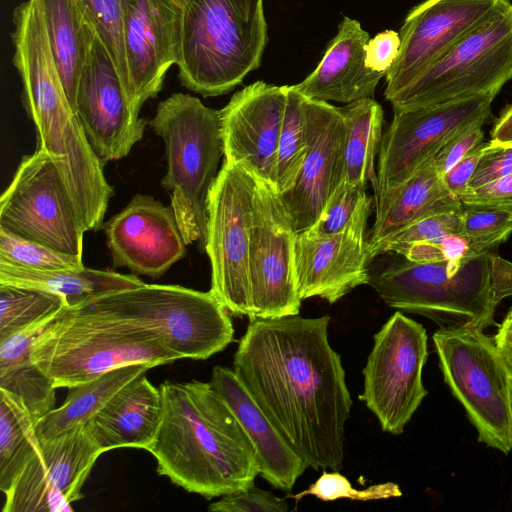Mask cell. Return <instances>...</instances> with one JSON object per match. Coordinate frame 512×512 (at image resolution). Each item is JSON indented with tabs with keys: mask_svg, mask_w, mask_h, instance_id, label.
Returning a JSON list of instances; mask_svg holds the SVG:
<instances>
[{
	"mask_svg": "<svg viewBox=\"0 0 512 512\" xmlns=\"http://www.w3.org/2000/svg\"><path fill=\"white\" fill-rule=\"evenodd\" d=\"M329 322L328 315L250 319L233 370L308 467L340 471L353 402Z\"/></svg>",
	"mask_w": 512,
	"mask_h": 512,
	"instance_id": "cell-1",
	"label": "cell"
},
{
	"mask_svg": "<svg viewBox=\"0 0 512 512\" xmlns=\"http://www.w3.org/2000/svg\"><path fill=\"white\" fill-rule=\"evenodd\" d=\"M162 418L149 452L159 475L206 499L254 484L253 446L210 382L166 381L159 386Z\"/></svg>",
	"mask_w": 512,
	"mask_h": 512,
	"instance_id": "cell-2",
	"label": "cell"
},
{
	"mask_svg": "<svg viewBox=\"0 0 512 512\" xmlns=\"http://www.w3.org/2000/svg\"><path fill=\"white\" fill-rule=\"evenodd\" d=\"M30 356L56 389L128 365L156 367L181 359L156 334L88 302L64 307L36 337Z\"/></svg>",
	"mask_w": 512,
	"mask_h": 512,
	"instance_id": "cell-3",
	"label": "cell"
},
{
	"mask_svg": "<svg viewBox=\"0 0 512 512\" xmlns=\"http://www.w3.org/2000/svg\"><path fill=\"white\" fill-rule=\"evenodd\" d=\"M179 79L187 89L226 94L257 69L268 42L263 0H177Z\"/></svg>",
	"mask_w": 512,
	"mask_h": 512,
	"instance_id": "cell-4",
	"label": "cell"
},
{
	"mask_svg": "<svg viewBox=\"0 0 512 512\" xmlns=\"http://www.w3.org/2000/svg\"><path fill=\"white\" fill-rule=\"evenodd\" d=\"M387 253L381 264H369L368 284L388 306L424 316L440 328L496 325L492 253L426 264Z\"/></svg>",
	"mask_w": 512,
	"mask_h": 512,
	"instance_id": "cell-5",
	"label": "cell"
},
{
	"mask_svg": "<svg viewBox=\"0 0 512 512\" xmlns=\"http://www.w3.org/2000/svg\"><path fill=\"white\" fill-rule=\"evenodd\" d=\"M150 126L165 143L167 172L161 185L186 244L205 249L209 191L224 155L219 110L197 97L175 93L161 101Z\"/></svg>",
	"mask_w": 512,
	"mask_h": 512,
	"instance_id": "cell-6",
	"label": "cell"
},
{
	"mask_svg": "<svg viewBox=\"0 0 512 512\" xmlns=\"http://www.w3.org/2000/svg\"><path fill=\"white\" fill-rule=\"evenodd\" d=\"M86 302L146 328L181 359L205 360L234 340L229 312L210 290L144 283Z\"/></svg>",
	"mask_w": 512,
	"mask_h": 512,
	"instance_id": "cell-7",
	"label": "cell"
},
{
	"mask_svg": "<svg viewBox=\"0 0 512 512\" xmlns=\"http://www.w3.org/2000/svg\"><path fill=\"white\" fill-rule=\"evenodd\" d=\"M433 342L444 381L476 428L478 441L511 452L510 372L494 336L473 326L440 328Z\"/></svg>",
	"mask_w": 512,
	"mask_h": 512,
	"instance_id": "cell-8",
	"label": "cell"
},
{
	"mask_svg": "<svg viewBox=\"0 0 512 512\" xmlns=\"http://www.w3.org/2000/svg\"><path fill=\"white\" fill-rule=\"evenodd\" d=\"M512 78V1L388 101L393 110L497 93Z\"/></svg>",
	"mask_w": 512,
	"mask_h": 512,
	"instance_id": "cell-9",
	"label": "cell"
},
{
	"mask_svg": "<svg viewBox=\"0 0 512 512\" xmlns=\"http://www.w3.org/2000/svg\"><path fill=\"white\" fill-rule=\"evenodd\" d=\"M257 179L224 159L209 191L205 251L212 294L234 316L251 318L249 259Z\"/></svg>",
	"mask_w": 512,
	"mask_h": 512,
	"instance_id": "cell-10",
	"label": "cell"
},
{
	"mask_svg": "<svg viewBox=\"0 0 512 512\" xmlns=\"http://www.w3.org/2000/svg\"><path fill=\"white\" fill-rule=\"evenodd\" d=\"M373 339L359 398L384 432L399 435L427 395L422 381L427 333L420 323L397 311Z\"/></svg>",
	"mask_w": 512,
	"mask_h": 512,
	"instance_id": "cell-11",
	"label": "cell"
},
{
	"mask_svg": "<svg viewBox=\"0 0 512 512\" xmlns=\"http://www.w3.org/2000/svg\"><path fill=\"white\" fill-rule=\"evenodd\" d=\"M0 227L53 250L82 256L85 230L54 159L25 155L0 199Z\"/></svg>",
	"mask_w": 512,
	"mask_h": 512,
	"instance_id": "cell-12",
	"label": "cell"
},
{
	"mask_svg": "<svg viewBox=\"0 0 512 512\" xmlns=\"http://www.w3.org/2000/svg\"><path fill=\"white\" fill-rule=\"evenodd\" d=\"M497 93L412 109L393 110L378 154L375 207L380 206L448 141L483 125Z\"/></svg>",
	"mask_w": 512,
	"mask_h": 512,
	"instance_id": "cell-13",
	"label": "cell"
},
{
	"mask_svg": "<svg viewBox=\"0 0 512 512\" xmlns=\"http://www.w3.org/2000/svg\"><path fill=\"white\" fill-rule=\"evenodd\" d=\"M296 233L280 194L258 181L249 259L250 319L299 314L302 299L294 271Z\"/></svg>",
	"mask_w": 512,
	"mask_h": 512,
	"instance_id": "cell-14",
	"label": "cell"
},
{
	"mask_svg": "<svg viewBox=\"0 0 512 512\" xmlns=\"http://www.w3.org/2000/svg\"><path fill=\"white\" fill-rule=\"evenodd\" d=\"M511 0H425L406 15L399 54L385 75L389 100Z\"/></svg>",
	"mask_w": 512,
	"mask_h": 512,
	"instance_id": "cell-15",
	"label": "cell"
},
{
	"mask_svg": "<svg viewBox=\"0 0 512 512\" xmlns=\"http://www.w3.org/2000/svg\"><path fill=\"white\" fill-rule=\"evenodd\" d=\"M102 454L79 426L51 440L42 441L5 493L3 512L73 511L81 489Z\"/></svg>",
	"mask_w": 512,
	"mask_h": 512,
	"instance_id": "cell-16",
	"label": "cell"
},
{
	"mask_svg": "<svg viewBox=\"0 0 512 512\" xmlns=\"http://www.w3.org/2000/svg\"><path fill=\"white\" fill-rule=\"evenodd\" d=\"M76 114L104 162L126 157L147 124L132 109L115 63L97 33L79 77Z\"/></svg>",
	"mask_w": 512,
	"mask_h": 512,
	"instance_id": "cell-17",
	"label": "cell"
},
{
	"mask_svg": "<svg viewBox=\"0 0 512 512\" xmlns=\"http://www.w3.org/2000/svg\"><path fill=\"white\" fill-rule=\"evenodd\" d=\"M286 101L287 86L257 81L219 110L224 159L272 187Z\"/></svg>",
	"mask_w": 512,
	"mask_h": 512,
	"instance_id": "cell-18",
	"label": "cell"
},
{
	"mask_svg": "<svg viewBox=\"0 0 512 512\" xmlns=\"http://www.w3.org/2000/svg\"><path fill=\"white\" fill-rule=\"evenodd\" d=\"M123 36L129 76V100L139 114L156 97L166 73L177 64V0H122Z\"/></svg>",
	"mask_w": 512,
	"mask_h": 512,
	"instance_id": "cell-19",
	"label": "cell"
},
{
	"mask_svg": "<svg viewBox=\"0 0 512 512\" xmlns=\"http://www.w3.org/2000/svg\"><path fill=\"white\" fill-rule=\"evenodd\" d=\"M102 227L114 267L159 278L186 254L173 208L149 195H135Z\"/></svg>",
	"mask_w": 512,
	"mask_h": 512,
	"instance_id": "cell-20",
	"label": "cell"
},
{
	"mask_svg": "<svg viewBox=\"0 0 512 512\" xmlns=\"http://www.w3.org/2000/svg\"><path fill=\"white\" fill-rule=\"evenodd\" d=\"M309 149L295 186L280 195L296 232L311 228L344 180L345 127L339 108L308 98Z\"/></svg>",
	"mask_w": 512,
	"mask_h": 512,
	"instance_id": "cell-21",
	"label": "cell"
},
{
	"mask_svg": "<svg viewBox=\"0 0 512 512\" xmlns=\"http://www.w3.org/2000/svg\"><path fill=\"white\" fill-rule=\"evenodd\" d=\"M365 236L351 230L320 237L297 232L294 271L300 298L320 297L333 304L368 284L370 259Z\"/></svg>",
	"mask_w": 512,
	"mask_h": 512,
	"instance_id": "cell-22",
	"label": "cell"
},
{
	"mask_svg": "<svg viewBox=\"0 0 512 512\" xmlns=\"http://www.w3.org/2000/svg\"><path fill=\"white\" fill-rule=\"evenodd\" d=\"M369 39L359 21L344 16L317 67L293 87L316 101L349 104L374 99L376 87L385 74L375 72L365 64Z\"/></svg>",
	"mask_w": 512,
	"mask_h": 512,
	"instance_id": "cell-23",
	"label": "cell"
},
{
	"mask_svg": "<svg viewBox=\"0 0 512 512\" xmlns=\"http://www.w3.org/2000/svg\"><path fill=\"white\" fill-rule=\"evenodd\" d=\"M210 383L248 436L256 454L259 475L274 488L290 491L308 468L306 462L268 419L233 369L215 366Z\"/></svg>",
	"mask_w": 512,
	"mask_h": 512,
	"instance_id": "cell-24",
	"label": "cell"
},
{
	"mask_svg": "<svg viewBox=\"0 0 512 512\" xmlns=\"http://www.w3.org/2000/svg\"><path fill=\"white\" fill-rule=\"evenodd\" d=\"M161 418L160 390L143 373L121 388L85 428L102 453L127 447L148 451Z\"/></svg>",
	"mask_w": 512,
	"mask_h": 512,
	"instance_id": "cell-25",
	"label": "cell"
},
{
	"mask_svg": "<svg viewBox=\"0 0 512 512\" xmlns=\"http://www.w3.org/2000/svg\"><path fill=\"white\" fill-rule=\"evenodd\" d=\"M462 209L461 200L446 189L431 157L376 207L375 222L367 239L368 255L378 244L421 218Z\"/></svg>",
	"mask_w": 512,
	"mask_h": 512,
	"instance_id": "cell-26",
	"label": "cell"
},
{
	"mask_svg": "<svg viewBox=\"0 0 512 512\" xmlns=\"http://www.w3.org/2000/svg\"><path fill=\"white\" fill-rule=\"evenodd\" d=\"M51 50L76 112L81 70L96 30L80 0H38Z\"/></svg>",
	"mask_w": 512,
	"mask_h": 512,
	"instance_id": "cell-27",
	"label": "cell"
},
{
	"mask_svg": "<svg viewBox=\"0 0 512 512\" xmlns=\"http://www.w3.org/2000/svg\"><path fill=\"white\" fill-rule=\"evenodd\" d=\"M0 284L35 288L60 295L73 307L110 292L144 284L137 276L111 270L65 268L37 270L0 262Z\"/></svg>",
	"mask_w": 512,
	"mask_h": 512,
	"instance_id": "cell-28",
	"label": "cell"
},
{
	"mask_svg": "<svg viewBox=\"0 0 512 512\" xmlns=\"http://www.w3.org/2000/svg\"><path fill=\"white\" fill-rule=\"evenodd\" d=\"M150 368L153 366L149 364L128 365L68 388L64 403L38 421L36 435L39 441H48L74 428L85 426L121 388Z\"/></svg>",
	"mask_w": 512,
	"mask_h": 512,
	"instance_id": "cell-29",
	"label": "cell"
},
{
	"mask_svg": "<svg viewBox=\"0 0 512 512\" xmlns=\"http://www.w3.org/2000/svg\"><path fill=\"white\" fill-rule=\"evenodd\" d=\"M345 127L344 180L351 186L377 189L375 158L382 139L384 112L372 98L338 107Z\"/></svg>",
	"mask_w": 512,
	"mask_h": 512,
	"instance_id": "cell-30",
	"label": "cell"
},
{
	"mask_svg": "<svg viewBox=\"0 0 512 512\" xmlns=\"http://www.w3.org/2000/svg\"><path fill=\"white\" fill-rule=\"evenodd\" d=\"M37 423L21 400L0 389V489L4 494L39 450Z\"/></svg>",
	"mask_w": 512,
	"mask_h": 512,
	"instance_id": "cell-31",
	"label": "cell"
},
{
	"mask_svg": "<svg viewBox=\"0 0 512 512\" xmlns=\"http://www.w3.org/2000/svg\"><path fill=\"white\" fill-rule=\"evenodd\" d=\"M308 98L293 85L287 86V101L276 155L275 190L280 194L296 184L309 149L307 136Z\"/></svg>",
	"mask_w": 512,
	"mask_h": 512,
	"instance_id": "cell-32",
	"label": "cell"
},
{
	"mask_svg": "<svg viewBox=\"0 0 512 512\" xmlns=\"http://www.w3.org/2000/svg\"><path fill=\"white\" fill-rule=\"evenodd\" d=\"M66 302L35 288L0 284V339L41 319L57 315Z\"/></svg>",
	"mask_w": 512,
	"mask_h": 512,
	"instance_id": "cell-33",
	"label": "cell"
},
{
	"mask_svg": "<svg viewBox=\"0 0 512 512\" xmlns=\"http://www.w3.org/2000/svg\"><path fill=\"white\" fill-rule=\"evenodd\" d=\"M372 198L366 188L351 186L345 180L330 197L319 220L305 230L312 236H327L347 230L366 234Z\"/></svg>",
	"mask_w": 512,
	"mask_h": 512,
	"instance_id": "cell-34",
	"label": "cell"
},
{
	"mask_svg": "<svg viewBox=\"0 0 512 512\" xmlns=\"http://www.w3.org/2000/svg\"><path fill=\"white\" fill-rule=\"evenodd\" d=\"M0 389L21 400L37 421L55 408L56 388L31 357L0 369Z\"/></svg>",
	"mask_w": 512,
	"mask_h": 512,
	"instance_id": "cell-35",
	"label": "cell"
},
{
	"mask_svg": "<svg viewBox=\"0 0 512 512\" xmlns=\"http://www.w3.org/2000/svg\"><path fill=\"white\" fill-rule=\"evenodd\" d=\"M462 232L469 243L470 256L495 253L512 233V210L463 205Z\"/></svg>",
	"mask_w": 512,
	"mask_h": 512,
	"instance_id": "cell-36",
	"label": "cell"
},
{
	"mask_svg": "<svg viewBox=\"0 0 512 512\" xmlns=\"http://www.w3.org/2000/svg\"><path fill=\"white\" fill-rule=\"evenodd\" d=\"M0 262L15 266L54 270L83 266L82 256L53 250L0 227Z\"/></svg>",
	"mask_w": 512,
	"mask_h": 512,
	"instance_id": "cell-37",
	"label": "cell"
},
{
	"mask_svg": "<svg viewBox=\"0 0 512 512\" xmlns=\"http://www.w3.org/2000/svg\"><path fill=\"white\" fill-rule=\"evenodd\" d=\"M109 52L129 97V76L123 36L122 0H80ZM130 101V100H129Z\"/></svg>",
	"mask_w": 512,
	"mask_h": 512,
	"instance_id": "cell-38",
	"label": "cell"
},
{
	"mask_svg": "<svg viewBox=\"0 0 512 512\" xmlns=\"http://www.w3.org/2000/svg\"><path fill=\"white\" fill-rule=\"evenodd\" d=\"M462 210L432 214L411 223L374 247L369 252L370 262L389 251L399 254L406 247L417 242L438 239L452 233L463 235Z\"/></svg>",
	"mask_w": 512,
	"mask_h": 512,
	"instance_id": "cell-39",
	"label": "cell"
},
{
	"mask_svg": "<svg viewBox=\"0 0 512 512\" xmlns=\"http://www.w3.org/2000/svg\"><path fill=\"white\" fill-rule=\"evenodd\" d=\"M306 495L315 496L323 501L342 498L368 501L400 497L402 492L399 486L392 482L372 485L361 490L354 489L349 480L339 471H324L308 489L291 497L299 500Z\"/></svg>",
	"mask_w": 512,
	"mask_h": 512,
	"instance_id": "cell-40",
	"label": "cell"
},
{
	"mask_svg": "<svg viewBox=\"0 0 512 512\" xmlns=\"http://www.w3.org/2000/svg\"><path fill=\"white\" fill-rule=\"evenodd\" d=\"M399 254L419 264L463 262L470 255V247L462 234L452 233L438 239L411 244Z\"/></svg>",
	"mask_w": 512,
	"mask_h": 512,
	"instance_id": "cell-41",
	"label": "cell"
},
{
	"mask_svg": "<svg viewBox=\"0 0 512 512\" xmlns=\"http://www.w3.org/2000/svg\"><path fill=\"white\" fill-rule=\"evenodd\" d=\"M213 512H286V499L252 484L246 489L226 494L208 507Z\"/></svg>",
	"mask_w": 512,
	"mask_h": 512,
	"instance_id": "cell-42",
	"label": "cell"
},
{
	"mask_svg": "<svg viewBox=\"0 0 512 512\" xmlns=\"http://www.w3.org/2000/svg\"><path fill=\"white\" fill-rule=\"evenodd\" d=\"M510 174H512V146L491 141L484 143L468 190L481 187Z\"/></svg>",
	"mask_w": 512,
	"mask_h": 512,
	"instance_id": "cell-43",
	"label": "cell"
},
{
	"mask_svg": "<svg viewBox=\"0 0 512 512\" xmlns=\"http://www.w3.org/2000/svg\"><path fill=\"white\" fill-rule=\"evenodd\" d=\"M482 126L476 125L465 130L448 141L432 156L441 177L483 143Z\"/></svg>",
	"mask_w": 512,
	"mask_h": 512,
	"instance_id": "cell-44",
	"label": "cell"
},
{
	"mask_svg": "<svg viewBox=\"0 0 512 512\" xmlns=\"http://www.w3.org/2000/svg\"><path fill=\"white\" fill-rule=\"evenodd\" d=\"M400 43L399 32L394 30L379 32L366 44V66L375 72L386 75L399 54Z\"/></svg>",
	"mask_w": 512,
	"mask_h": 512,
	"instance_id": "cell-45",
	"label": "cell"
},
{
	"mask_svg": "<svg viewBox=\"0 0 512 512\" xmlns=\"http://www.w3.org/2000/svg\"><path fill=\"white\" fill-rule=\"evenodd\" d=\"M460 200L463 205L498 207L512 210V174L481 187L470 189Z\"/></svg>",
	"mask_w": 512,
	"mask_h": 512,
	"instance_id": "cell-46",
	"label": "cell"
},
{
	"mask_svg": "<svg viewBox=\"0 0 512 512\" xmlns=\"http://www.w3.org/2000/svg\"><path fill=\"white\" fill-rule=\"evenodd\" d=\"M483 144L484 143L478 146L442 176V181L446 189L458 199H461L469 188V183L480 159Z\"/></svg>",
	"mask_w": 512,
	"mask_h": 512,
	"instance_id": "cell-47",
	"label": "cell"
},
{
	"mask_svg": "<svg viewBox=\"0 0 512 512\" xmlns=\"http://www.w3.org/2000/svg\"><path fill=\"white\" fill-rule=\"evenodd\" d=\"M493 288L499 303L512 296V263L496 253L491 255Z\"/></svg>",
	"mask_w": 512,
	"mask_h": 512,
	"instance_id": "cell-48",
	"label": "cell"
},
{
	"mask_svg": "<svg viewBox=\"0 0 512 512\" xmlns=\"http://www.w3.org/2000/svg\"><path fill=\"white\" fill-rule=\"evenodd\" d=\"M500 355L512 375V320L504 318L494 336Z\"/></svg>",
	"mask_w": 512,
	"mask_h": 512,
	"instance_id": "cell-49",
	"label": "cell"
},
{
	"mask_svg": "<svg viewBox=\"0 0 512 512\" xmlns=\"http://www.w3.org/2000/svg\"><path fill=\"white\" fill-rule=\"evenodd\" d=\"M491 142L512 146V104L495 121L491 130Z\"/></svg>",
	"mask_w": 512,
	"mask_h": 512,
	"instance_id": "cell-50",
	"label": "cell"
},
{
	"mask_svg": "<svg viewBox=\"0 0 512 512\" xmlns=\"http://www.w3.org/2000/svg\"><path fill=\"white\" fill-rule=\"evenodd\" d=\"M509 394H510V406H511V413H512V375L509 376Z\"/></svg>",
	"mask_w": 512,
	"mask_h": 512,
	"instance_id": "cell-51",
	"label": "cell"
},
{
	"mask_svg": "<svg viewBox=\"0 0 512 512\" xmlns=\"http://www.w3.org/2000/svg\"><path fill=\"white\" fill-rule=\"evenodd\" d=\"M506 318L512 320V307L510 308V310L508 311L507 315H506Z\"/></svg>",
	"mask_w": 512,
	"mask_h": 512,
	"instance_id": "cell-52",
	"label": "cell"
}]
</instances>
